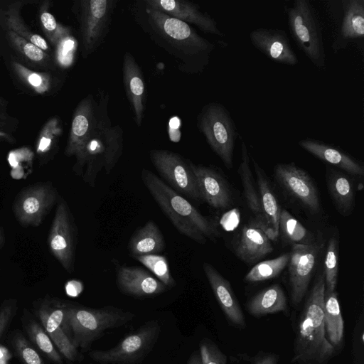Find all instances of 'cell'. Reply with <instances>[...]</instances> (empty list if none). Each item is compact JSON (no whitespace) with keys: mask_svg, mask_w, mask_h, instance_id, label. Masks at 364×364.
<instances>
[{"mask_svg":"<svg viewBox=\"0 0 364 364\" xmlns=\"http://www.w3.org/2000/svg\"><path fill=\"white\" fill-rule=\"evenodd\" d=\"M134 18L151 39L178 63V69L200 74L208 65L215 45L189 24L156 9L144 1L134 6Z\"/></svg>","mask_w":364,"mask_h":364,"instance_id":"6da1fadb","label":"cell"},{"mask_svg":"<svg viewBox=\"0 0 364 364\" xmlns=\"http://www.w3.org/2000/svg\"><path fill=\"white\" fill-rule=\"evenodd\" d=\"M325 279L323 272L316 276L299 320L293 362L325 364L335 351L326 334L324 321Z\"/></svg>","mask_w":364,"mask_h":364,"instance_id":"7a4b0ae2","label":"cell"},{"mask_svg":"<svg viewBox=\"0 0 364 364\" xmlns=\"http://www.w3.org/2000/svg\"><path fill=\"white\" fill-rule=\"evenodd\" d=\"M141 177L156 203L181 234L199 244L218 237L219 232L211 220L152 171L143 168Z\"/></svg>","mask_w":364,"mask_h":364,"instance_id":"3957f363","label":"cell"},{"mask_svg":"<svg viewBox=\"0 0 364 364\" xmlns=\"http://www.w3.org/2000/svg\"><path fill=\"white\" fill-rule=\"evenodd\" d=\"M107 102L108 96H104L98 104L96 124L75 165L77 170H81L87 164L84 180L91 186L102 167L107 174L113 170L123 149V132L119 126L112 125Z\"/></svg>","mask_w":364,"mask_h":364,"instance_id":"277c9868","label":"cell"},{"mask_svg":"<svg viewBox=\"0 0 364 364\" xmlns=\"http://www.w3.org/2000/svg\"><path fill=\"white\" fill-rule=\"evenodd\" d=\"M134 317L132 312L107 306L90 308L65 304V323L70 338L77 349H90L107 330L124 326Z\"/></svg>","mask_w":364,"mask_h":364,"instance_id":"5b68a950","label":"cell"},{"mask_svg":"<svg viewBox=\"0 0 364 364\" xmlns=\"http://www.w3.org/2000/svg\"><path fill=\"white\" fill-rule=\"evenodd\" d=\"M291 37L298 48L318 69L326 68L322 26L314 6L309 0H294L285 7Z\"/></svg>","mask_w":364,"mask_h":364,"instance_id":"8992f818","label":"cell"},{"mask_svg":"<svg viewBox=\"0 0 364 364\" xmlns=\"http://www.w3.org/2000/svg\"><path fill=\"white\" fill-rule=\"evenodd\" d=\"M197 124L210 149L231 169L239 133L228 109L220 102H209L201 109Z\"/></svg>","mask_w":364,"mask_h":364,"instance_id":"52a82bcc","label":"cell"},{"mask_svg":"<svg viewBox=\"0 0 364 364\" xmlns=\"http://www.w3.org/2000/svg\"><path fill=\"white\" fill-rule=\"evenodd\" d=\"M160 333L159 323L150 321L125 336L113 348L92 350L88 355L100 364H137L151 352Z\"/></svg>","mask_w":364,"mask_h":364,"instance_id":"ba28073f","label":"cell"},{"mask_svg":"<svg viewBox=\"0 0 364 364\" xmlns=\"http://www.w3.org/2000/svg\"><path fill=\"white\" fill-rule=\"evenodd\" d=\"M117 0H82L78 3V20L84 58L104 41L111 24Z\"/></svg>","mask_w":364,"mask_h":364,"instance_id":"9c48e42d","label":"cell"},{"mask_svg":"<svg viewBox=\"0 0 364 364\" xmlns=\"http://www.w3.org/2000/svg\"><path fill=\"white\" fill-rule=\"evenodd\" d=\"M149 157L156 171L171 188L192 199L202 200L189 161L176 152L165 149H152Z\"/></svg>","mask_w":364,"mask_h":364,"instance_id":"30bf717a","label":"cell"},{"mask_svg":"<svg viewBox=\"0 0 364 364\" xmlns=\"http://www.w3.org/2000/svg\"><path fill=\"white\" fill-rule=\"evenodd\" d=\"M274 176L279 186L313 213L321 210L317 188L309 174L294 163H281L274 168Z\"/></svg>","mask_w":364,"mask_h":364,"instance_id":"8fae6325","label":"cell"},{"mask_svg":"<svg viewBox=\"0 0 364 364\" xmlns=\"http://www.w3.org/2000/svg\"><path fill=\"white\" fill-rule=\"evenodd\" d=\"M48 244L51 253L69 273L74 270L75 230L67 203L60 199L51 225Z\"/></svg>","mask_w":364,"mask_h":364,"instance_id":"7c38bea8","label":"cell"},{"mask_svg":"<svg viewBox=\"0 0 364 364\" xmlns=\"http://www.w3.org/2000/svg\"><path fill=\"white\" fill-rule=\"evenodd\" d=\"M323 244L292 245L288 262L291 301L299 304L305 296L313 276Z\"/></svg>","mask_w":364,"mask_h":364,"instance_id":"4fadbf2b","label":"cell"},{"mask_svg":"<svg viewBox=\"0 0 364 364\" xmlns=\"http://www.w3.org/2000/svg\"><path fill=\"white\" fill-rule=\"evenodd\" d=\"M50 183H39L22 191L14 203L17 220L24 226H38L57 200Z\"/></svg>","mask_w":364,"mask_h":364,"instance_id":"5bb4252c","label":"cell"},{"mask_svg":"<svg viewBox=\"0 0 364 364\" xmlns=\"http://www.w3.org/2000/svg\"><path fill=\"white\" fill-rule=\"evenodd\" d=\"M65 303L44 300L38 306L36 314L60 354L70 361H75L79 358V353L65 326Z\"/></svg>","mask_w":364,"mask_h":364,"instance_id":"9a60e30c","label":"cell"},{"mask_svg":"<svg viewBox=\"0 0 364 364\" xmlns=\"http://www.w3.org/2000/svg\"><path fill=\"white\" fill-rule=\"evenodd\" d=\"M249 38L252 46L272 61L291 66L299 63L284 30L257 28L250 33Z\"/></svg>","mask_w":364,"mask_h":364,"instance_id":"2e32d148","label":"cell"},{"mask_svg":"<svg viewBox=\"0 0 364 364\" xmlns=\"http://www.w3.org/2000/svg\"><path fill=\"white\" fill-rule=\"evenodd\" d=\"M98 104L92 95L83 98L77 106L71 122L65 153L78 160L87 144L97 118Z\"/></svg>","mask_w":364,"mask_h":364,"instance_id":"e0dca14e","label":"cell"},{"mask_svg":"<svg viewBox=\"0 0 364 364\" xmlns=\"http://www.w3.org/2000/svg\"><path fill=\"white\" fill-rule=\"evenodd\" d=\"M150 6L188 24L197 26L204 33L223 37L217 22L200 6L186 0H144Z\"/></svg>","mask_w":364,"mask_h":364,"instance_id":"ac0fdd59","label":"cell"},{"mask_svg":"<svg viewBox=\"0 0 364 364\" xmlns=\"http://www.w3.org/2000/svg\"><path fill=\"white\" fill-rule=\"evenodd\" d=\"M196 177L202 200L215 209H226L232 203V195L227 181L215 168L196 165L189 161Z\"/></svg>","mask_w":364,"mask_h":364,"instance_id":"d6986e66","label":"cell"},{"mask_svg":"<svg viewBox=\"0 0 364 364\" xmlns=\"http://www.w3.org/2000/svg\"><path fill=\"white\" fill-rule=\"evenodd\" d=\"M118 289L134 297H149L160 294L167 287L146 270L138 267L118 265L116 269Z\"/></svg>","mask_w":364,"mask_h":364,"instance_id":"ffe728a7","label":"cell"},{"mask_svg":"<svg viewBox=\"0 0 364 364\" xmlns=\"http://www.w3.org/2000/svg\"><path fill=\"white\" fill-rule=\"evenodd\" d=\"M340 3L342 17L332 44L335 53L364 36V0H341Z\"/></svg>","mask_w":364,"mask_h":364,"instance_id":"44dd1931","label":"cell"},{"mask_svg":"<svg viewBox=\"0 0 364 364\" xmlns=\"http://www.w3.org/2000/svg\"><path fill=\"white\" fill-rule=\"evenodd\" d=\"M123 82L127 99L131 105L135 122L141 125L146 107V85L140 66L134 56L125 52L122 63Z\"/></svg>","mask_w":364,"mask_h":364,"instance_id":"7402d4cb","label":"cell"},{"mask_svg":"<svg viewBox=\"0 0 364 364\" xmlns=\"http://www.w3.org/2000/svg\"><path fill=\"white\" fill-rule=\"evenodd\" d=\"M298 143L303 149L311 155L343 170L348 175L355 177L363 176V164L340 148L313 139H301Z\"/></svg>","mask_w":364,"mask_h":364,"instance_id":"603a6c76","label":"cell"},{"mask_svg":"<svg viewBox=\"0 0 364 364\" xmlns=\"http://www.w3.org/2000/svg\"><path fill=\"white\" fill-rule=\"evenodd\" d=\"M237 171L247 204L254 215L250 223L262 230L270 240H277L278 236L269 228L263 217L258 191L250 168V157L243 140L241 143V162Z\"/></svg>","mask_w":364,"mask_h":364,"instance_id":"cb8c5ba5","label":"cell"},{"mask_svg":"<svg viewBox=\"0 0 364 364\" xmlns=\"http://www.w3.org/2000/svg\"><path fill=\"white\" fill-rule=\"evenodd\" d=\"M203 268L213 292L228 320L238 327L245 325V317L230 282L210 264Z\"/></svg>","mask_w":364,"mask_h":364,"instance_id":"d4e9b609","label":"cell"},{"mask_svg":"<svg viewBox=\"0 0 364 364\" xmlns=\"http://www.w3.org/2000/svg\"><path fill=\"white\" fill-rule=\"evenodd\" d=\"M273 250L267 235L250 223L242 228L235 254L243 262L252 264L270 254Z\"/></svg>","mask_w":364,"mask_h":364,"instance_id":"484cf974","label":"cell"},{"mask_svg":"<svg viewBox=\"0 0 364 364\" xmlns=\"http://www.w3.org/2000/svg\"><path fill=\"white\" fill-rule=\"evenodd\" d=\"M326 182L329 194L343 216L349 215L355 206L354 184L348 174L331 167L326 168Z\"/></svg>","mask_w":364,"mask_h":364,"instance_id":"4316f807","label":"cell"},{"mask_svg":"<svg viewBox=\"0 0 364 364\" xmlns=\"http://www.w3.org/2000/svg\"><path fill=\"white\" fill-rule=\"evenodd\" d=\"M250 159L256 174L257 191L263 217L269 228L277 236H279V221L282 208L264 171L252 156H250Z\"/></svg>","mask_w":364,"mask_h":364,"instance_id":"83f0119b","label":"cell"},{"mask_svg":"<svg viewBox=\"0 0 364 364\" xmlns=\"http://www.w3.org/2000/svg\"><path fill=\"white\" fill-rule=\"evenodd\" d=\"M128 248L133 257L155 255L164 251L165 241L158 225L150 220L132 235Z\"/></svg>","mask_w":364,"mask_h":364,"instance_id":"f1b7e54d","label":"cell"},{"mask_svg":"<svg viewBox=\"0 0 364 364\" xmlns=\"http://www.w3.org/2000/svg\"><path fill=\"white\" fill-rule=\"evenodd\" d=\"M247 308L251 314L257 316L284 311L287 298L280 285L272 284L252 298Z\"/></svg>","mask_w":364,"mask_h":364,"instance_id":"f546056e","label":"cell"},{"mask_svg":"<svg viewBox=\"0 0 364 364\" xmlns=\"http://www.w3.org/2000/svg\"><path fill=\"white\" fill-rule=\"evenodd\" d=\"M324 321L328 341L333 346L341 344L344 323L336 291L324 294Z\"/></svg>","mask_w":364,"mask_h":364,"instance_id":"4dcf8cb0","label":"cell"},{"mask_svg":"<svg viewBox=\"0 0 364 364\" xmlns=\"http://www.w3.org/2000/svg\"><path fill=\"white\" fill-rule=\"evenodd\" d=\"M279 230L283 237L292 245H315V237L299 221L287 210L281 209L279 221Z\"/></svg>","mask_w":364,"mask_h":364,"instance_id":"1f68e13d","label":"cell"},{"mask_svg":"<svg viewBox=\"0 0 364 364\" xmlns=\"http://www.w3.org/2000/svg\"><path fill=\"white\" fill-rule=\"evenodd\" d=\"M4 23L9 31L32 43L43 51L48 50L49 47L46 41L41 36L31 32L23 22L17 6L11 5L3 14Z\"/></svg>","mask_w":364,"mask_h":364,"instance_id":"d6a6232c","label":"cell"},{"mask_svg":"<svg viewBox=\"0 0 364 364\" xmlns=\"http://www.w3.org/2000/svg\"><path fill=\"white\" fill-rule=\"evenodd\" d=\"M289 253H284L274 259L256 264L245 275V281L258 282L278 276L287 267Z\"/></svg>","mask_w":364,"mask_h":364,"instance_id":"836d02e7","label":"cell"},{"mask_svg":"<svg viewBox=\"0 0 364 364\" xmlns=\"http://www.w3.org/2000/svg\"><path fill=\"white\" fill-rule=\"evenodd\" d=\"M26 331L32 341L51 361L63 364L60 354L41 324L31 319L26 324Z\"/></svg>","mask_w":364,"mask_h":364,"instance_id":"e575fe53","label":"cell"},{"mask_svg":"<svg viewBox=\"0 0 364 364\" xmlns=\"http://www.w3.org/2000/svg\"><path fill=\"white\" fill-rule=\"evenodd\" d=\"M338 270V240L333 235L328 240L324 261L325 291H335Z\"/></svg>","mask_w":364,"mask_h":364,"instance_id":"d590c367","label":"cell"},{"mask_svg":"<svg viewBox=\"0 0 364 364\" xmlns=\"http://www.w3.org/2000/svg\"><path fill=\"white\" fill-rule=\"evenodd\" d=\"M144 265L152 274L167 287L176 285V281L171 274L167 258L161 255H147L134 257Z\"/></svg>","mask_w":364,"mask_h":364,"instance_id":"8d00e7d4","label":"cell"},{"mask_svg":"<svg viewBox=\"0 0 364 364\" xmlns=\"http://www.w3.org/2000/svg\"><path fill=\"white\" fill-rule=\"evenodd\" d=\"M11 65L18 77L37 93L43 94L50 90L51 80L48 74L33 72L18 62L13 61Z\"/></svg>","mask_w":364,"mask_h":364,"instance_id":"74e56055","label":"cell"},{"mask_svg":"<svg viewBox=\"0 0 364 364\" xmlns=\"http://www.w3.org/2000/svg\"><path fill=\"white\" fill-rule=\"evenodd\" d=\"M8 37L13 46L25 58L36 63L46 62L50 56L38 46L8 30Z\"/></svg>","mask_w":364,"mask_h":364,"instance_id":"f35d334b","label":"cell"},{"mask_svg":"<svg viewBox=\"0 0 364 364\" xmlns=\"http://www.w3.org/2000/svg\"><path fill=\"white\" fill-rule=\"evenodd\" d=\"M40 19L45 33L54 45L57 46L63 38L70 36V30L58 23L46 9L41 10Z\"/></svg>","mask_w":364,"mask_h":364,"instance_id":"ab89813d","label":"cell"},{"mask_svg":"<svg viewBox=\"0 0 364 364\" xmlns=\"http://www.w3.org/2000/svg\"><path fill=\"white\" fill-rule=\"evenodd\" d=\"M14 346L25 364H43L41 356L22 335L18 333L14 336Z\"/></svg>","mask_w":364,"mask_h":364,"instance_id":"60d3db41","label":"cell"},{"mask_svg":"<svg viewBox=\"0 0 364 364\" xmlns=\"http://www.w3.org/2000/svg\"><path fill=\"white\" fill-rule=\"evenodd\" d=\"M60 132L61 128L58 119H50L41 132L37 151L39 153L49 150L53 141L60 135Z\"/></svg>","mask_w":364,"mask_h":364,"instance_id":"b9f144b4","label":"cell"},{"mask_svg":"<svg viewBox=\"0 0 364 364\" xmlns=\"http://www.w3.org/2000/svg\"><path fill=\"white\" fill-rule=\"evenodd\" d=\"M202 364H226V357L210 341H202L200 345Z\"/></svg>","mask_w":364,"mask_h":364,"instance_id":"7bdbcfd3","label":"cell"},{"mask_svg":"<svg viewBox=\"0 0 364 364\" xmlns=\"http://www.w3.org/2000/svg\"><path fill=\"white\" fill-rule=\"evenodd\" d=\"M17 310L15 299L4 301L0 306V339L12 321Z\"/></svg>","mask_w":364,"mask_h":364,"instance_id":"ee69618b","label":"cell"},{"mask_svg":"<svg viewBox=\"0 0 364 364\" xmlns=\"http://www.w3.org/2000/svg\"><path fill=\"white\" fill-rule=\"evenodd\" d=\"M74 39L71 36L63 38L56 46L57 58L58 62L63 65H67L72 60L74 50Z\"/></svg>","mask_w":364,"mask_h":364,"instance_id":"f6af8a7d","label":"cell"},{"mask_svg":"<svg viewBox=\"0 0 364 364\" xmlns=\"http://www.w3.org/2000/svg\"><path fill=\"white\" fill-rule=\"evenodd\" d=\"M11 357L9 350L5 346L0 345V364H9Z\"/></svg>","mask_w":364,"mask_h":364,"instance_id":"bcb514c9","label":"cell"},{"mask_svg":"<svg viewBox=\"0 0 364 364\" xmlns=\"http://www.w3.org/2000/svg\"><path fill=\"white\" fill-rule=\"evenodd\" d=\"M277 358L273 355H269L259 359L255 364H276Z\"/></svg>","mask_w":364,"mask_h":364,"instance_id":"7dc6e473","label":"cell"},{"mask_svg":"<svg viewBox=\"0 0 364 364\" xmlns=\"http://www.w3.org/2000/svg\"><path fill=\"white\" fill-rule=\"evenodd\" d=\"M186 364H202L200 353H193Z\"/></svg>","mask_w":364,"mask_h":364,"instance_id":"c3c4849f","label":"cell"},{"mask_svg":"<svg viewBox=\"0 0 364 364\" xmlns=\"http://www.w3.org/2000/svg\"><path fill=\"white\" fill-rule=\"evenodd\" d=\"M0 138L8 139L9 136L6 133L0 130Z\"/></svg>","mask_w":364,"mask_h":364,"instance_id":"681fc988","label":"cell"},{"mask_svg":"<svg viewBox=\"0 0 364 364\" xmlns=\"http://www.w3.org/2000/svg\"><path fill=\"white\" fill-rule=\"evenodd\" d=\"M90 364H92V363H90Z\"/></svg>","mask_w":364,"mask_h":364,"instance_id":"f907efd6","label":"cell"}]
</instances>
